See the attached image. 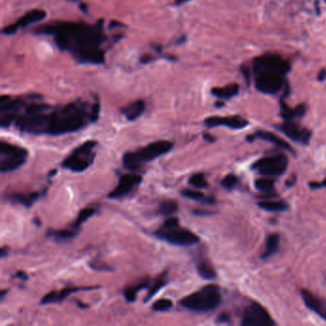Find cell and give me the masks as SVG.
I'll use <instances>...</instances> for the list:
<instances>
[{
  "mask_svg": "<svg viewBox=\"0 0 326 326\" xmlns=\"http://www.w3.org/2000/svg\"><path fill=\"white\" fill-rule=\"evenodd\" d=\"M290 64L277 55H263L254 61L256 89L264 94H277L285 84Z\"/></svg>",
  "mask_w": 326,
  "mask_h": 326,
  "instance_id": "obj_2",
  "label": "cell"
},
{
  "mask_svg": "<svg viewBox=\"0 0 326 326\" xmlns=\"http://www.w3.org/2000/svg\"><path fill=\"white\" fill-rule=\"evenodd\" d=\"M326 79V69H323L321 72L319 73V75H318V80L320 81V82H323V81H325Z\"/></svg>",
  "mask_w": 326,
  "mask_h": 326,
  "instance_id": "obj_41",
  "label": "cell"
},
{
  "mask_svg": "<svg viewBox=\"0 0 326 326\" xmlns=\"http://www.w3.org/2000/svg\"><path fill=\"white\" fill-rule=\"evenodd\" d=\"M13 278H20L21 280H27L28 276L26 275V273H24V272H17L16 274L13 275Z\"/></svg>",
  "mask_w": 326,
  "mask_h": 326,
  "instance_id": "obj_38",
  "label": "cell"
},
{
  "mask_svg": "<svg viewBox=\"0 0 326 326\" xmlns=\"http://www.w3.org/2000/svg\"><path fill=\"white\" fill-rule=\"evenodd\" d=\"M99 115H100V104L96 103L91 109V113H90V121L92 122H95L98 121L99 119Z\"/></svg>",
  "mask_w": 326,
  "mask_h": 326,
  "instance_id": "obj_36",
  "label": "cell"
},
{
  "mask_svg": "<svg viewBox=\"0 0 326 326\" xmlns=\"http://www.w3.org/2000/svg\"><path fill=\"white\" fill-rule=\"evenodd\" d=\"M204 139L205 140H207V141H209V142H211V143H213L216 139L213 137V136H211L210 134H204Z\"/></svg>",
  "mask_w": 326,
  "mask_h": 326,
  "instance_id": "obj_44",
  "label": "cell"
},
{
  "mask_svg": "<svg viewBox=\"0 0 326 326\" xmlns=\"http://www.w3.org/2000/svg\"><path fill=\"white\" fill-rule=\"evenodd\" d=\"M194 214L196 216H210V215H212V213H210L208 211H199V210L194 211Z\"/></svg>",
  "mask_w": 326,
  "mask_h": 326,
  "instance_id": "obj_40",
  "label": "cell"
},
{
  "mask_svg": "<svg viewBox=\"0 0 326 326\" xmlns=\"http://www.w3.org/2000/svg\"><path fill=\"white\" fill-rule=\"evenodd\" d=\"M196 269H197L199 276L204 279L211 280V279H215L217 278V272H216L215 268L211 264L210 261H208L206 259L200 260L196 265Z\"/></svg>",
  "mask_w": 326,
  "mask_h": 326,
  "instance_id": "obj_23",
  "label": "cell"
},
{
  "mask_svg": "<svg viewBox=\"0 0 326 326\" xmlns=\"http://www.w3.org/2000/svg\"><path fill=\"white\" fill-rule=\"evenodd\" d=\"M28 156V150L7 142L0 143V170L2 173L11 172L20 168Z\"/></svg>",
  "mask_w": 326,
  "mask_h": 326,
  "instance_id": "obj_7",
  "label": "cell"
},
{
  "mask_svg": "<svg viewBox=\"0 0 326 326\" xmlns=\"http://www.w3.org/2000/svg\"><path fill=\"white\" fill-rule=\"evenodd\" d=\"M279 240L280 237L278 233L270 234L266 240L265 252L261 255L262 258H268L272 255L278 253L279 248Z\"/></svg>",
  "mask_w": 326,
  "mask_h": 326,
  "instance_id": "obj_24",
  "label": "cell"
},
{
  "mask_svg": "<svg viewBox=\"0 0 326 326\" xmlns=\"http://www.w3.org/2000/svg\"><path fill=\"white\" fill-rule=\"evenodd\" d=\"M49 113L43 112H25L15 120L16 127L22 132L31 134H46L48 127Z\"/></svg>",
  "mask_w": 326,
  "mask_h": 326,
  "instance_id": "obj_9",
  "label": "cell"
},
{
  "mask_svg": "<svg viewBox=\"0 0 326 326\" xmlns=\"http://www.w3.org/2000/svg\"><path fill=\"white\" fill-rule=\"evenodd\" d=\"M255 188L262 193H271L275 187V180L271 177L259 178L254 183Z\"/></svg>",
  "mask_w": 326,
  "mask_h": 326,
  "instance_id": "obj_29",
  "label": "cell"
},
{
  "mask_svg": "<svg viewBox=\"0 0 326 326\" xmlns=\"http://www.w3.org/2000/svg\"><path fill=\"white\" fill-rule=\"evenodd\" d=\"M173 303L169 299H161L153 303L152 310L155 312H166L171 309Z\"/></svg>",
  "mask_w": 326,
  "mask_h": 326,
  "instance_id": "obj_33",
  "label": "cell"
},
{
  "mask_svg": "<svg viewBox=\"0 0 326 326\" xmlns=\"http://www.w3.org/2000/svg\"><path fill=\"white\" fill-rule=\"evenodd\" d=\"M24 101L21 99H12L9 96L0 98V125L5 128L15 121L17 112L23 108Z\"/></svg>",
  "mask_w": 326,
  "mask_h": 326,
  "instance_id": "obj_12",
  "label": "cell"
},
{
  "mask_svg": "<svg viewBox=\"0 0 326 326\" xmlns=\"http://www.w3.org/2000/svg\"><path fill=\"white\" fill-rule=\"evenodd\" d=\"M217 322H219V323H229V315L226 314V313H222V314L219 315L217 318Z\"/></svg>",
  "mask_w": 326,
  "mask_h": 326,
  "instance_id": "obj_37",
  "label": "cell"
},
{
  "mask_svg": "<svg viewBox=\"0 0 326 326\" xmlns=\"http://www.w3.org/2000/svg\"><path fill=\"white\" fill-rule=\"evenodd\" d=\"M145 109V103L142 100H138L121 109V114L124 115L128 121H135L144 113Z\"/></svg>",
  "mask_w": 326,
  "mask_h": 326,
  "instance_id": "obj_20",
  "label": "cell"
},
{
  "mask_svg": "<svg viewBox=\"0 0 326 326\" xmlns=\"http://www.w3.org/2000/svg\"><path fill=\"white\" fill-rule=\"evenodd\" d=\"M152 57L151 56H149V55H145L144 57H142L141 58V61H142V63H148L149 61H152Z\"/></svg>",
  "mask_w": 326,
  "mask_h": 326,
  "instance_id": "obj_42",
  "label": "cell"
},
{
  "mask_svg": "<svg viewBox=\"0 0 326 326\" xmlns=\"http://www.w3.org/2000/svg\"><path fill=\"white\" fill-rule=\"evenodd\" d=\"M96 213V210L93 209V208H85V209H83L78 217L76 219L73 227L74 228H79L83 223H85V221L88 219L89 217H91L92 216H94V214Z\"/></svg>",
  "mask_w": 326,
  "mask_h": 326,
  "instance_id": "obj_30",
  "label": "cell"
},
{
  "mask_svg": "<svg viewBox=\"0 0 326 326\" xmlns=\"http://www.w3.org/2000/svg\"><path fill=\"white\" fill-rule=\"evenodd\" d=\"M188 1H190V0H175V4L176 5H182V4H184V3L188 2Z\"/></svg>",
  "mask_w": 326,
  "mask_h": 326,
  "instance_id": "obj_47",
  "label": "cell"
},
{
  "mask_svg": "<svg viewBox=\"0 0 326 326\" xmlns=\"http://www.w3.org/2000/svg\"><path fill=\"white\" fill-rule=\"evenodd\" d=\"M288 167V159L284 154H278L271 157L261 158L257 160L254 165L253 169L259 172V174L275 177L283 174Z\"/></svg>",
  "mask_w": 326,
  "mask_h": 326,
  "instance_id": "obj_10",
  "label": "cell"
},
{
  "mask_svg": "<svg viewBox=\"0 0 326 326\" xmlns=\"http://www.w3.org/2000/svg\"><path fill=\"white\" fill-rule=\"evenodd\" d=\"M221 300L222 296L219 286L210 284L184 298L180 304L195 313H208L217 308Z\"/></svg>",
  "mask_w": 326,
  "mask_h": 326,
  "instance_id": "obj_4",
  "label": "cell"
},
{
  "mask_svg": "<svg viewBox=\"0 0 326 326\" xmlns=\"http://www.w3.org/2000/svg\"><path fill=\"white\" fill-rule=\"evenodd\" d=\"M309 187H310L312 190H317V189L323 187V185H322V184H319L318 182H312V183L309 184Z\"/></svg>",
  "mask_w": 326,
  "mask_h": 326,
  "instance_id": "obj_43",
  "label": "cell"
},
{
  "mask_svg": "<svg viewBox=\"0 0 326 326\" xmlns=\"http://www.w3.org/2000/svg\"><path fill=\"white\" fill-rule=\"evenodd\" d=\"M239 92V85L237 84L225 86V87H217L212 89V94L218 99L222 100H229L230 98L234 97Z\"/></svg>",
  "mask_w": 326,
  "mask_h": 326,
  "instance_id": "obj_22",
  "label": "cell"
},
{
  "mask_svg": "<svg viewBox=\"0 0 326 326\" xmlns=\"http://www.w3.org/2000/svg\"><path fill=\"white\" fill-rule=\"evenodd\" d=\"M237 184L238 178L234 174H228L221 181V186L226 190H232Z\"/></svg>",
  "mask_w": 326,
  "mask_h": 326,
  "instance_id": "obj_34",
  "label": "cell"
},
{
  "mask_svg": "<svg viewBox=\"0 0 326 326\" xmlns=\"http://www.w3.org/2000/svg\"><path fill=\"white\" fill-rule=\"evenodd\" d=\"M202 201L208 205H214L216 203V199L214 197H205Z\"/></svg>",
  "mask_w": 326,
  "mask_h": 326,
  "instance_id": "obj_39",
  "label": "cell"
},
{
  "mask_svg": "<svg viewBox=\"0 0 326 326\" xmlns=\"http://www.w3.org/2000/svg\"><path fill=\"white\" fill-rule=\"evenodd\" d=\"M324 187H326V178L325 179V181L323 182V184H322Z\"/></svg>",
  "mask_w": 326,
  "mask_h": 326,
  "instance_id": "obj_49",
  "label": "cell"
},
{
  "mask_svg": "<svg viewBox=\"0 0 326 326\" xmlns=\"http://www.w3.org/2000/svg\"><path fill=\"white\" fill-rule=\"evenodd\" d=\"M6 253H8V251H7V249L6 248H1V257L3 258V257H5V255H6Z\"/></svg>",
  "mask_w": 326,
  "mask_h": 326,
  "instance_id": "obj_46",
  "label": "cell"
},
{
  "mask_svg": "<svg viewBox=\"0 0 326 326\" xmlns=\"http://www.w3.org/2000/svg\"><path fill=\"white\" fill-rule=\"evenodd\" d=\"M206 126L212 128L217 126H227L231 129H241L246 127L249 122L240 116H229V117H209L206 119Z\"/></svg>",
  "mask_w": 326,
  "mask_h": 326,
  "instance_id": "obj_16",
  "label": "cell"
},
{
  "mask_svg": "<svg viewBox=\"0 0 326 326\" xmlns=\"http://www.w3.org/2000/svg\"><path fill=\"white\" fill-rule=\"evenodd\" d=\"M42 33L52 34L58 46L68 50L81 62L103 63L105 53L100 48L103 36L96 27L79 23L49 25Z\"/></svg>",
  "mask_w": 326,
  "mask_h": 326,
  "instance_id": "obj_1",
  "label": "cell"
},
{
  "mask_svg": "<svg viewBox=\"0 0 326 326\" xmlns=\"http://www.w3.org/2000/svg\"></svg>",
  "mask_w": 326,
  "mask_h": 326,
  "instance_id": "obj_50",
  "label": "cell"
},
{
  "mask_svg": "<svg viewBox=\"0 0 326 326\" xmlns=\"http://www.w3.org/2000/svg\"><path fill=\"white\" fill-rule=\"evenodd\" d=\"M178 210V204L177 202L173 201V200H165L163 201L160 207H159V214L164 216V217H169L173 214H175Z\"/></svg>",
  "mask_w": 326,
  "mask_h": 326,
  "instance_id": "obj_28",
  "label": "cell"
},
{
  "mask_svg": "<svg viewBox=\"0 0 326 326\" xmlns=\"http://www.w3.org/2000/svg\"><path fill=\"white\" fill-rule=\"evenodd\" d=\"M142 182V176L138 174L127 173L121 175L117 187L109 194L110 199L121 198L132 192L135 187H137Z\"/></svg>",
  "mask_w": 326,
  "mask_h": 326,
  "instance_id": "obj_14",
  "label": "cell"
},
{
  "mask_svg": "<svg viewBox=\"0 0 326 326\" xmlns=\"http://www.w3.org/2000/svg\"><path fill=\"white\" fill-rule=\"evenodd\" d=\"M258 206L268 212H283L288 209V205L284 201L267 200V201L259 202Z\"/></svg>",
  "mask_w": 326,
  "mask_h": 326,
  "instance_id": "obj_26",
  "label": "cell"
},
{
  "mask_svg": "<svg viewBox=\"0 0 326 326\" xmlns=\"http://www.w3.org/2000/svg\"><path fill=\"white\" fill-rule=\"evenodd\" d=\"M166 277V274L162 275L160 278H158L157 280L155 281V283L153 284V286L150 288V290L148 292L146 298H145V302H148L156 293H158L159 291L161 290L166 284H167V279L165 278Z\"/></svg>",
  "mask_w": 326,
  "mask_h": 326,
  "instance_id": "obj_31",
  "label": "cell"
},
{
  "mask_svg": "<svg viewBox=\"0 0 326 326\" xmlns=\"http://www.w3.org/2000/svg\"><path fill=\"white\" fill-rule=\"evenodd\" d=\"M243 326H273L275 322L272 317L259 303H252L249 305L242 318Z\"/></svg>",
  "mask_w": 326,
  "mask_h": 326,
  "instance_id": "obj_11",
  "label": "cell"
},
{
  "mask_svg": "<svg viewBox=\"0 0 326 326\" xmlns=\"http://www.w3.org/2000/svg\"><path fill=\"white\" fill-rule=\"evenodd\" d=\"M154 235L159 239L168 242L175 246L188 247L193 246L199 242V237L192 230L181 228L180 225L173 227L162 226L154 232Z\"/></svg>",
  "mask_w": 326,
  "mask_h": 326,
  "instance_id": "obj_8",
  "label": "cell"
},
{
  "mask_svg": "<svg viewBox=\"0 0 326 326\" xmlns=\"http://www.w3.org/2000/svg\"><path fill=\"white\" fill-rule=\"evenodd\" d=\"M189 184L196 189H205L208 187V182L206 180L205 175L203 173H195L190 180Z\"/></svg>",
  "mask_w": 326,
  "mask_h": 326,
  "instance_id": "obj_32",
  "label": "cell"
},
{
  "mask_svg": "<svg viewBox=\"0 0 326 326\" xmlns=\"http://www.w3.org/2000/svg\"><path fill=\"white\" fill-rule=\"evenodd\" d=\"M77 304H78V306H79V307H81L82 309H85V308H88V307H89V305H87V304H84V302H79V301L77 302Z\"/></svg>",
  "mask_w": 326,
  "mask_h": 326,
  "instance_id": "obj_45",
  "label": "cell"
},
{
  "mask_svg": "<svg viewBox=\"0 0 326 326\" xmlns=\"http://www.w3.org/2000/svg\"><path fill=\"white\" fill-rule=\"evenodd\" d=\"M148 284H149V279L146 278L145 280H143V281H141V282H139V283H137L135 285L127 287L123 292V296H124L125 301L129 302V303L135 302L137 293L146 288L148 286Z\"/></svg>",
  "mask_w": 326,
  "mask_h": 326,
  "instance_id": "obj_25",
  "label": "cell"
},
{
  "mask_svg": "<svg viewBox=\"0 0 326 326\" xmlns=\"http://www.w3.org/2000/svg\"><path fill=\"white\" fill-rule=\"evenodd\" d=\"M182 196L189 198V199H193V200H203L205 198V195L203 193L199 192V191H195V190H183L181 192Z\"/></svg>",
  "mask_w": 326,
  "mask_h": 326,
  "instance_id": "obj_35",
  "label": "cell"
},
{
  "mask_svg": "<svg viewBox=\"0 0 326 326\" xmlns=\"http://www.w3.org/2000/svg\"><path fill=\"white\" fill-rule=\"evenodd\" d=\"M39 197H40V194L38 192H34L29 194H10L7 196V199H9L12 203H17L27 208H30Z\"/></svg>",
  "mask_w": 326,
  "mask_h": 326,
  "instance_id": "obj_21",
  "label": "cell"
},
{
  "mask_svg": "<svg viewBox=\"0 0 326 326\" xmlns=\"http://www.w3.org/2000/svg\"><path fill=\"white\" fill-rule=\"evenodd\" d=\"M78 234V230L72 229H52L47 230V235L55 237L58 240H67L75 237Z\"/></svg>",
  "mask_w": 326,
  "mask_h": 326,
  "instance_id": "obj_27",
  "label": "cell"
},
{
  "mask_svg": "<svg viewBox=\"0 0 326 326\" xmlns=\"http://www.w3.org/2000/svg\"><path fill=\"white\" fill-rule=\"evenodd\" d=\"M256 138L257 139L264 140V141H267V142H270V143L277 145L278 147H280V148H285V149H288V150L292 151L291 145L286 141H284L283 139H281L280 137H278V136H277L274 133L264 131V130H258V131H256L254 134H253V135L248 136L247 137V140L250 141V142H253L254 139H256Z\"/></svg>",
  "mask_w": 326,
  "mask_h": 326,
  "instance_id": "obj_19",
  "label": "cell"
},
{
  "mask_svg": "<svg viewBox=\"0 0 326 326\" xmlns=\"http://www.w3.org/2000/svg\"><path fill=\"white\" fill-rule=\"evenodd\" d=\"M98 287H68L61 291H52L46 294L40 301V304H51V303H58V302L64 301L68 296L78 291L92 290L97 289Z\"/></svg>",
  "mask_w": 326,
  "mask_h": 326,
  "instance_id": "obj_17",
  "label": "cell"
},
{
  "mask_svg": "<svg viewBox=\"0 0 326 326\" xmlns=\"http://www.w3.org/2000/svg\"><path fill=\"white\" fill-rule=\"evenodd\" d=\"M46 17V12L43 10H39V9H35L32 10L30 12L25 13L24 15H22L15 23L6 26L5 28L2 29V34L10 36V35H13L17 32L18 29L20 28H25L28 25L33 24V23H36L39 22L41 20H43Z\"/></svg>",
  "mask_w": 326,
  "mask_h": 326,
  "instance_id": "obj_13",
  "label": "cell"
},
{
  "mask_svg": "<svg viewBox=\"0 0 326 326\" xmlns=\"http://www.w3.org/2000/svg\"><path fill=\"white\" fill-rule=\"evenodd\" d=\"M302 298L305 305L310 310H312L316 314L319 315L326 321V305L324 304V302L314 296L310 291L305 289L302 290Z\"/></svg>",
  "mask_w": 326,
  "mask_h": 326,
  "instance_id": "obj_18",
  "label": "cell"
},
{
  "mask_svg": "<svg viewBox=\"0 0 326 326\" xmlns=\"http://www.w3.org/2000/svg\"><path fill=\"white\" fill-rule=\"evenodd\" d=\"M96 141H87L73 150L72 153L65 158L61 167L74 172H83L88 169L94 162L96 156Z\"/></svg>",
  "mask_w": 326,
  "mask_h": 326,
  "instance_id": "obj_6",
  "label": "cell"
},
{
  "mask_svg": "<svg viewBox=\"0 0 326 326\" xmlns=\"http://www.w3.org/2000/svg\"><path fill=\"white\" fill-rule=\"evenodd\" d=\"M174 144L169 141H157L146 145L145 147L133 151L126 152L122 156V164L125 169L136 170L144 163L150 162L156 158L169 153Z\"/></svg>",
  "mask_w": 326,
  "mask_h": 326,
  "instance_id": "obj_5",
  "label": "cell"
},
{
  "mask_svg": "<svg viewBox=\"0 0 326 326\" xmlns=\"http://www.w3.org/2000/svg\"><path fill=\"white\" fill-rule=\"evenodd\" d=\"M278 129L284 133L291 140L302 143L308 144L311 139V131L307 128L301 127L298 123L292 121H285L282 124L278 125Z\"/></svg>",
  "mask_w": 326,
  "mask_h": 326,
  "instance_id": "obj_15",
  "label": "cell"
},
{
  "mask_svg": "<svg viewBox=\"0 0 326 326\" xmlns=\"http://www.w3.org/2000/svg\"><path fill=\"white\" fill-rule=\"evenodd\" d=\"M87 113L84 107L77 103L69 104L49 113V135H62L82 129L87 121Z\"/></svg>",
  "mask_w": 326,
  "mask_h": 326,
  "instance_id": "obj_3",
  "label": "cell"
},
{
  "mask_svg": "<svg viewBox=\"0 0 326 326\" xmlns=\"http://www.w3.org/2000/svg\"><path fill=\"white\" fill-rule=\"evenodd\" d=\"M6 293H8V290H2L1 291V300H3V298L5 297V295H6Z\"/></svg>",
  "mask_w": 326,
  "mask_h": 326,
  "instance_id": "obj_48",
  "label": "cell"
}]
</instances>
